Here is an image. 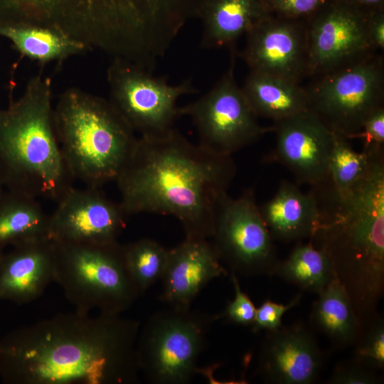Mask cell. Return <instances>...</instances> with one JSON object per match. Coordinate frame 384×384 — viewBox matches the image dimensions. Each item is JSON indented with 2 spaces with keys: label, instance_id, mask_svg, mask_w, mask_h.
<instances>
[{
  "label": "cell",
  "instance_id": "cell-14",
  "mask_svg": "<svg viewBox=\"0 0 384 384\" xmlns=\"http://www.w3.org/2000/svg\"><path fill=\"white\" fill-rule=\"evenodd\" d=\"M126 214L100 188L73 187L49 220V238L60 243L110 244L125 227Z\"/></svg>",
  "mask_w": 384,
  "mask_h": 384
},
{
  "label": "cell",
  "instance_id": "cell-30",
  "mask_svg": "<svg viewBox=\"0 0 384 384\" xmlns=\"http://www.w3.org/2000/svg\"><path fill=\"white\" fill-rule=\"evenodd\" d=\"M231 281L235 291L234 298L217 318H224L238 325L251 326L255 318L256 307L248 295L241 289L237 274L233 272Z\"/></svg>",
  "mask_w": 384,
  "mask_h": 384
},
{
  "label": "cell",
  "instance_id": "cell-2",
  "mask_svg": "<svg viewBox=\"0 0 384 384\" xmlns=\"http://www.w3.org/2000/svg\"><path fill=\"white\" fill-rule=\"evenodd\" d=\"M235 173L232 156L215 154L174 128L161 136L137 138L115 182L126 215H172L186 236L208 239Z\"/></svg>",
  "mask_w": 384,
  "mask_h": 384
},
{
  "label": "cell",
  "instance_id": "cell-11",
  "mask_svg": "<svg viewBox=\"0 0 384 384\" xmlns=\"http://www.w3.org/2000/svg\"><path fill=\"white\" fill-rule=\"evenodd\" d=\"M235 51L231 50L228 70L204 95L179 107L188 116L199 137V144L218 155L232 154L257 141L272 127L261 126L234 75Z\"/></svg>",
  "mask_w": 384,
  "mask_h": 384
},
{
  "label": "cell",
  "instance_id": "cell-22",
  "mask_svg": "<svg viewBox=\"0 0 384 384\" xmlns=\"http://www.w3.org/2000/svg\"><path fill=\"white\" fill-rule=\"evenodd\" d=\"M241 88L257 117L276 122L309 110L306 89L284 78L250 70Z\"/></svg>",
  "mask_w": 384,
  "mask_h": 384
},
{
  "label": "cell",
  "instance_id": "cell-16",
  "mask_svg": "<svg viewBox=\"0 0 384 384\" xmlns=\"http://www.w3.org/2000/svg\"><path fill=\"white\" fill-rule=\"evenodd\" d=\"M274 122L276 146L270 159L288 169L299 183H324L334 132L310 109Z\"/></svg>",
  "mask_w": 384,
  "mask_h": 384
},
{
  "label": "cell",
  "instance_id": "cell-36",
  "mask_svg": "<svg viewBox=\"0 0 384 384\" xmlns=\"http://www.w3.org/2000/svg\"><path fill=\"white\" fill-rule=\"evenodd\" d=\"M341 3L358 6H376L381 4L383 0H334Z\"/></svg>",
  "mask_w": 384,
  "mask_h": 384
},
{
  "label": "cell",
  "instance_id": "cell-4",
  "mask_svg": "<svg viewBox=\"0 0 384 384\" xmlns=\"http://www.w3.org/2000/svg\"><path fill=\"white\" fill-rule=\"evenodd\" d=\"M176 0H0V27L62 32L112 58L137 60L158 46Z\"/></svg>",
  "mask_w": 384,
  "mask_h": 384
},
{
  "label": "cell",
  "instance_id": "cell-12",
  "mask_svg": "<svg viewBox=\"0 0 384 384\" xmlns=\"http://www.w3.org/2000/svg\"><path fill=\"white\" fill-rule=\"evenodd\" d=\"M211 238L220 261L233 272L244 276L275 273L279 260L252 190L235 198L227 193L222 196Z\"/></svg>",
  "mask_w": 384,
  "mask_h": 384
},
{
  "label": "cell",
  "instance_id": "cell-6",
  "mask_svg": "<svg viewBox=\"0 0 384 384\" xmlns=\"http://www.w3.org/2000/svg\"><path fill=\"white\" fill-rule=\"evenodd\" d=\"M53 124L74 179L89 187L115 181L138 138L110 100L78 88L59 96Z\"/></svg>",
  "mask_w": 384,
  "mask_h": 384
},
{
  "label": "cell",
  "instance_id": "cell-18",
  "mask_svg": "<svg viewBox=\"0 0 384 384\" xmlns=\"http://www.w3.org/2000/svg\"><path fill=\"white\" fill-rule=\"evenodd\" d=\"M227 273L208 239L186 236L169 250L160 298L169 306L189 308L210 282Z\"/></svg>",
  "mask_w": 384,
  "mask_h": 384
},
{
  "label": "cell",
  "instance_id": "cell-21",
  "mask_svg": "<svg viewBox=\"0 0 384 384\" xmlns=\"http://www.w3.org/2000/svg\"><path fill=\"white\" fill-rule=\"evenodd\" d=\"M201 47L235 50L236 41L268 12L262 0H204Z\"/></svg>",
  "mask_w": 384,
  "mask_h": 384
},
{
  "label": "cell",
  "instance_id": "cell-24",
  "mask_svg": "<svg viewBox=\"0 0 384 384\" xmlns=\"http://www.w3.org/2000/svg\"><path fill=\"white\" fill-rule=\"evenodd\" d=\"M0 35L9 39L20 53L41 63L62 60L90 50L68 35L46 27H0Z\"/></svg>",
  "mask_w": 384,
  "mask_h": 384
},
{
  "label": "cell",
  "instance_id": "cell-25",
  "mask_svg": "<svg viewBox=\"0 0 384 384\" xmlns=\"http://www.w3.org/2000/svg\"><path fill=\"white\" fill-rule=\"evenodd\" d=\"M49 220L36 198L16 192L0 208V244L49 238Z\"/></svg>",
  "mask_w": 384,
  "mask_h": 384
},
{
  "label": "cell",
  "instance_id": "cell-8",
  "mask_svg": "<svg viewBox=\"0 0 384 384\" xmlns=\"http://www.w3.org/2000/svg\"><path fill=\"white\" fill-rule=\"evenodd\" d=\"M213 319L191 307L169 306L152 314L137 341L140 371L151 383H190L198 372Z\"/></svg>",
  "mask_w": 384,
  "mask_h": 384
},
{
  "label": "cell",
  "instance_id": "cell-20",
  "mask_svg": "<svg viewBox=\"0 0 384 384\" xmlns=\"http://www.w3.org/2000/svg\"><path fill=\"white\" fill-rule=\"evenodd\" d=\"M259 208L272 238L282 242L310 240L321 218L316 193H303L286 180L280 183L274 196Z\"/></svg>",
  "mask_w": 384,
  "mask_h": 384
},
{
  "label": "cell",
  "instance_id": "cell-29",
  "mask_svg": "<svg viewBox=\"0 0 384 384\" xmlns=\"http://www.w3.org/2000/svg\"><path fill=\"white\" fill-rule=\"evenodd\" d=\"M355 361L370 369L384 367V323L375 316L370 321L368 329L362 331L358 339Z\"/></svg>",
  "mask_w": 384,
  "mask_h": 384
},
{
  "label": "cell",
  "instance_id": "cell-13",
  "mask_svg": "<svg viewBox=\"0 0 384 384\" xmlns=\"http://www.w3.org/2000/svg\"><path fill=\"white\" fill-rule=\"evenodd\" d=\"M361 8L331 0L306 19L307 77L319 78L377 52L368 35L370 14Z\"/></svg>",
  "mask_w": 384,
  "mask_h": 384
},
{
  "label": "cell",
  "instance_id": "cell-31",
  "mask_svg": "<svg viewBox=\"0 0 384 384\" xmlns=\"http://www.w3.org/2000/svg\"><path fill=\"white\" fill-rule=\"evenodd\" d=\"M269 14L294 18H308L331 0H262Z\"/></svg>",
  "mask_w": 384,
  "mask_h": 384
},
{
  "label": "cell",
  "instance_id": "cell-33",
  "mask_svg": "<svg viewBox=\"0 0 384 384\" xmlns=\"http://www.w3.org/2000/svg\"><path fill=\"white\" fill-rule=\"evenodd\" d=\"M357 137L363 142V151L368 153L383 151L384 106L374 110L365 120Z\"/></svg>",
  "mask_w": 384,
  "mask_h": 384
},
{
  "label": "cell",
  "instance_id": "cell-17",
  "mask_svg": "<svg viewBox=\"0 0 384 384\" xmlns=\"http://www.w3.org/2000/svg\"><path fill=\"white\" fill-rule=\"evenodd\" d=\"M323 354L311 333L302 325L268 331L261 346L257 370L277 384H309L318 378Z\"/></svg>",
  "mask_w": 384,
  "mask_h": 384
},
{
  "label": "cell",
  "instance_id": "cell-34",
  "mask_svg": "<svg viewBox=\"0 0 384 384\" xmlns=\"http://www.w3.org/2000/svg\"><path fill=\"white\" fill-rule=\"evenodd\" d=\"M378 378L371 370L355 361L336 367L328 380L331 384H374Z\"/></svg>",
  "mask_w": 384,
  "mask_h": 384
},
{
  "label": "cell",
  "instance_id": "cell-23",
  "mask_svg": "<svg viewBox=\"0 0 384 384\" xmlns=\"http://www.w3.org/2000/svg\"><path fill=\"white\" fill-rule=\"evenodd\" d=\"M318 294L311 314L314 326L337 346L356 342L363 327L343 285L335 277Z\"/></svg>",
  "mask_w": 384,
  "mask_h": 384
},
{
  "label": "cell",
  "instance_id": "cell-28",
  "mask_svg": "<svg viewBox=\"0 0 384 384\" xmlns=\"http://www.w3.org/2000/svg\"><path fill=\"white\" fill-rule=\"evenodd\" d=\"M348 139L335 134L329 161L328 179L333 184L334 195L344 196L367 172L373 153L358 152L353 149Z\"/></svg>",
  "mask_w": 384,
  "mask_h": 384
},
{
  "label": "cell",
  "instance_id": "cell-10",
  "mask_svg": "<svg viewBox=\"0 0 384 384\" xmlns=\"http://www.w3.org/2000/svg\"><path fill=\"white\" fill-rule=\"evenodd\" d=\"M110 99L124 119L141 137H158L174 129L178 99L198 90L190 80L170 85L164 78L132 62L114 58L107 71Z\"/></svg>",
  "mask_w": 384,
  "mask_h": 384
},
{
  "label": "cell",
  "instance_id": "cell-9",
  "mask_svg": "<svg viewBox=\"0 0 384 384\" xmlns=\"http://www.w3.org/2000/svg\"><path fill=\"white\" fill-rule=\"evenodd\" d=\"M305 89L309 109L333 132L347 139L357 137L366 118L383 106V58L373 53L315 78Z\"/></svg>",
  "mask_w": 384,
  "mask_h": 384
},
{
  "label": "cell",
  "instance_id": "cell-35",
  "mask_svg": "<svg viewBox=\"0 0 384 384\" xmlns=\"http://www.w3.org/2000/svg\"><path fill=\"white\" fill-rule=\"evenodd\" d=\"M368 35L375 51L384 49V14L381 11L370 14L368 20Z\"/></svg>",
  "mask_w": 384,
  "mask_h": 384
},
{
  "label": "cell",
  "instance_id": "cell-7",
  "mask_svg": "<svg viewBox=\"0 0 384 384\" xmlns=\"http://www.w3.org/2000/svg\"><path fill=\"white\" fill-rule=\"evenodd\" d=\"M55 244V282L76 311L90 314L95 309L102 314H121L142 294L118 242Z\"/></svg>",
  "mask_w": 384,
  "mask_h": 384
},
{
  "label": "cell",
  "instance_id": "cell-27",
  "mask_svg": "<svg viewBox=\"0 0 384 384\" xmlns=\"http://www.w3.org/2000/svg\"><path fill=\"white\" fill-rule=\"evenodd\" d=\"M122 249L127 269L142 294L161 279L169 250L149 238L122 245Z\"/></svg>",
  "mask_w": 384,
  "mask_h": 384
},
{
  "label": "cell",
  "instance_id": "cell-5",
  "mask_svg": "<svg viewBox=\"0 0 384 384\" xmlns=\"http://www.w3.org/2000/svg\"><path fill=\"white\" fill-rule=\"evenodd\" d=\"M0 159L16 192L57 203L73 187L55 131L49 78H31L22 95L0 112Z\"/></svg>",
  "mask_w": 384,
  "mask_h": 384
},
{
  "label": "cell",
  "instance_id": "cell-3",
  "mask_svg": "<svg viewBox=\"0 0 384 384\" xmlns=\"http://www.w3.org/2000/svg\"><path fill=\"white\" fill-rule=\"evenodd\" d=\"M331 212L321 210L309 240L329 256L362 325L375 316L384 287V159L373 153L365 175Z\"/></svg>",
  "mask_w": 384,
  "mask_h": 384
},
{
  "label": "cell",
  "instance_id": "cell-32",
  "mask_svg": "<svg viewBox=\"0 0 384 384\" xmlns=\"http://www.w3.org/2000/svg\"><path fill=\"white\" fill-rule=\"evenodd\" d=\"M300 299L301 294L297 295L287 304H278L270 299L265 300L256 308L255 318L251 325L252 331L258 332L262 330L271 331L282 327V316L288 310L295 306Z\"/></svg>",
  "mask_w": 384,
  "mask_h": 384
},
{
  "label": "cell",
  "instance_id": "cell-15",
  "mask_svg": "<svg viewBox=\"0 0 384 384\" xmlns=\"http://www.w3.org/2000/svg\"><path fill=\"white\" fill-rule=\"evenodd\" d=\"M240 53L250 68L299 83L307 77L306 20L267 14L246 33Z\"/></svg>",
  "mask_w": 384,
  "mask_h": 384
},
{
  "label": "cell",
  "instance_id": "cell-1",
  "mask_svg": "<svg viewBox=\"0 0 384 384\" xmlns=\"http://www.w3.org/2000/svg\"><path fill=\"white\" fill-rule=\"evenodd\" d=\"M139 330L121 314L75 311L20 330L0 354L24 384H132L140 372Z\"/></svg>",
  "mask_w": 384,
  "mask_h": 384
},
{
  "label": "cell",
  "instance_id": "cell-26",
  "mask_svg": "<svg viewBox=\"0 0 384 384\" xmlns=\"http://www.w3.org/2000/svg\"><path fill=\"white\" fill-rule=\"evenodd\" d=\"M274 274L303 290L317 294L336 277L329 256L311 240L298 245L284 261H279Z\"/></svg>",
  "mask_w": 384,
  "mask_h": 384
},
{
  "label": "cell",
  "instance_id": "cell-19",
  "mask_svg": "<svg viewBox=\"0 0 384 384\" xmlns=\"http://www.w3.org/2000/svg\"><path fill=\"white\" fill-rule=\"evenodd\" d=\"M56 244L43 238L16 245L0 263V294L20 303L40 297L55 282Z\"/></svg>",
  "mask_w": 384,
  "mask_h": 384
}]
</instances>
